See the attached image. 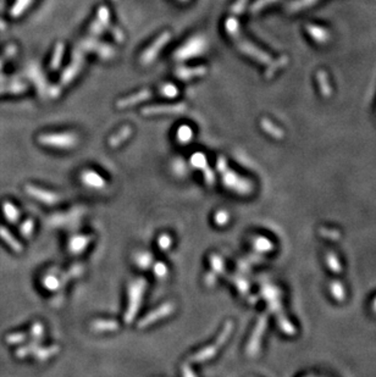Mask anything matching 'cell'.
Masks as SVG:
<instances>
[{"label": "cell", "instance_id": "6da1fadb", "mask_svg": "<svg viewBox=\"0 0 376 377\" xmlns=\"http://www.w3.org/2000/svg\"><path fill=\"white\" fill-rule=\"evenodd\" d=\"M145 288H147V281L144 278H134L128 283L127 287V294H128V304L125 313V322L131 323L137 316L139 308H141L143 296H144Z\"/></svg>", "mask_w": 376, "mask_h": 377}, {"label": "cell", "instance_id": "7a4b0ae2", "mask_svg": "<svg viewBox=\"0 0 376 377\" xmlns=\"http://www.w3.org/2000/svg\"><path fill=\"white\" fill-rule=\"evenodd\" d=\"M174 312H175V303L173 302L164 303V304H161L160 307L157 308V309L153 310L152 313L145 315V316L138 322V327L145 328V327H148V326L154 325L155 322L160 321L161 318L170 316Z\"/></svg>", "mask_w": 376, "mask_h": 377}, {"label": "cell", "instance_id": "3957f363", "mask_svg": "<svg viewBox=\"0 0 376 377\" xmlns=\"http://www.w3.org/2000/svg\"><path fill=\"white\" fill-rule=\"evenodd\" d=\"M226 169L222 170V180H224V185L230 189L238 192L240 194H248L251 190V186L250 182L245 181V180L240 179L237 175L234 172H226Z\"/></svg>", "mask_w": 376, "mask_h": 377}, {"label": "cell", "instance_id": "277c9868", "mask_svg": "<svg viewBox=\"0 0 376 377\" xmlns=\"http://www.w3.org/2000/svg\"><path fill=\"white\" fill-rule=\"evenodd\" d=\"M26 192L28 195L33 196L34 199L47 204V205H54L60 200V195H58L55 192L42 189V188L34 187V186H26Z\"/></svg>", "mask_w": 376, "mask_h": 377}, {"label": "cell", "instance_id": "5b68a950", "mask_svg": "<svg viewBox=\"0 0 376 377\" xmlns=\"http://www.w3.org/2000/svg\"><path fill=\"white\" fill-rule=\"evenodd\" d=\"M266 322H267L266 316H261L260 318H259L258 323H256L255 330H254L253 334H251V338L247 347V353L250 355H255L256 353H258L259 346H260V342H261V337H263L264 330H265V327H266Z\"/></svg>", "mask_w": 376, "mask_h": 377}, {"label": "cell", "instance_id": "8992f818", "mask_svg": "<svg viewBox=\"0 0 376 377\" xmlns=\"http://www.w3.org/2000/svg\"><path fill=\"white\" fill-rule=\"evenodd\" d=\"M92 236L89 235H77L73 236L70 241H68L67 249L71 254L73 255H79V254L83 253L88 246L91 244Z\"/></svg>", "mask_w": 376, "mask_h": 377}, {"label": "cell", "instance_id": "52a82bcc", "mask_svg": "<svg viewBox=\"0 0 376 377\" xmlns=\"http://www.w3.org/2000/svg\"><path fill=\"white\" fill-rule=\"evenodd\" d=\"M220 348L221 347H220L216 342H214V343L210 344V346L204 347L203 349L199 350V352L193 354L192 357H190V362L203 363V362H206V360H210L211 358H214L216 354H218Z\"/></svg>", "mask_w": 376, "mask_h": 377}, {"label": "cell", "instance_id": "ba28073f", "mask_svg": "<svg viewBox=\"0 0 376 377\" xmlns=\"http://www.w3.org/2000/svg\"><path fill=\"white\" fill-rule=\"evenodd\" d=\"M82 181H83L86 186H88V187L91 188H95V189H102V188L105 187L104 179L92 171L84 172V174L82 175Z\"/></svg>", "mask_w": 376, "mask_h": 377}, {"label": "cell", "instance_id": "9c48e42d", "mask_svg": "<svg viewBox=\"0 0 376 377\" xmlns=\"http://www.w3.org/2000/svg\"><path fill=\"white\" fill-rule=\"evenodd\" d=\"M94 332H115L119 330L120 325L115 320H95L91 325Z\"/></svg>", "mask_w": 376, "mask_h": 377}, {"label": "cell", "instance_id": "30bf717a", "mask_svg": "<svg viewBox=\"0 0 376 377\" xmlns=\"http://www.w3.org/2000/svg\"><path fill=\"white\" fill-rule=\"evenodd\" d=\"M42 285H43L44 288H47L48 291H58L59 288H62V286L63 285L62 276H58L57 273L54 271L48 272L47 275H44L43 280H42Z\"/></svg>", "mask_w": 376, "mask_h": 377}, {"label": "cell", "instance_id": "8fae6325", "mask_svg": "<svg viewBox=\"0 0 376 377\" xmlns=\"http://www.w3.org/2000/svg\"><path fill=\"white\" fill-rule=\"evenodd\" d=\"M0 238L4 240L5 243H6L7 246H9L10 248L15 251V253H21V251H23L22 244L16 240L14 236L11 235V232H10L6 227H2V226L0 227Z\"/></svg>", "mask_w": 376, "mask_h": 377}, {"label": "cell", "instance_id": "7c38bea8", "mask_svg": "<svg viewBox=\"0 0 376 377\" xmlns=\"http://www.w3.org/2000/svg\"><path fill=\"white\" fill-rule=\"evenodd\" d=\"M153 261H154V257H153V254L149 253V251H138V253L134 255V262H136L137 266L142 270H145L152 266Z\"/></svg>", "mask_w": 376, "mask_h": 377}, {"label": "cell", "instance_id": "4fadbf2b", "mask_svg": "<svg viewBox=\"0 0 376 377\" xmlns=\"http://www.w3.org/2000/svg\"><path fill=\"white\" fill-rule=\"evenodd\" d=\"M60 352L59 346H52V347H46V348H39L34 352V357L39 362H46V360L50 359L52 357L57 355Z\"/></svg>", "mask_w": 376, "mask_h": 377}, {"label": "cell", "instance_id": "5bb4252c", "mask_svg": "<svg viewBox=\"0 0 376 377\" xmlns=\"http://www.w3.org/2000/svg\"><path fill=\"white\" fill-rule=\"evenodd\" d=\"M2 210H4L5 217H6L11 224H16V222L18 221V219H20V210L16 208L14 204L10 203V201H5V203L2 204Z\"/></svg>", "mask_w": 376, "mask_h": 377}, {"label": "cell", "instance_id": "9a60e30c", "mask_svg": "<svg viewBox=\"0 0 376 377\" xmlns=\"http://www.w3.org/2000/svg\"><path fill=\"white\" fill-rule=\"evenodd\" d=\"M210 267L215 275H221L225 271V262L224 259L218 254H211L210 255Z\"/></svg>", "mask_w": 376, "mask_h": 377}, {"label": "cell", "instance_id": "2e32d148", "mask_svg": "<svg viewBox=\"0 0 376 377\" xmlns=\"http://www.w3.org/2000/svg\"><path fill=\"white\" fill-rule=\"evenodd\" d=\"M253 247L256 251H260V253H266V251H271V249L274 248V246H272L271 242H270L269 240H266V238H264V237L256 238V240L254 241Z\"/></svg>", "mask_w": 376, "mask_h": 377}, {"label": "cell", "instance_id": "e0dca14e", "mask_svg": "<svg viewBox=\"0 0 376 377\" xmlns=\"http://www.w3.org/2000/svg\"><path fill=\"white\" fill-rule=\"evenodd\" d=\"M38 342H34L32 341L30 344H27V346L20 348V349L16 350V355H17V358H21V359H23V358L28 357L30 354H34V352H36L37 349H38Z\"/></svg>", "mask_w": 376, "mask_h": 377}, {"label": "cell", "instance_id": "ac0fdd59", "mask_svg": "<svg viewBox=\"0 0 376 377\" xmlns=\"http://www.w3.org/2000/svg\"><path fill=\"white\" fill-rule=\"evenodd\" d=\"M153 271H154L155 277H158L159 280H165L169 276L168 266L163 261L153 262Z\"/></svg>", "mask_w": 376, "mask_h": 377}, {"label": "cell", "instance_id": "d6986e66", "mask_svg": "<svg viewBox=\"0 0 376 377\" xmlns=\"http://www.w3.org/2000/svg\"><path fill=\"white\" fill-rule=\"evenodd\" d=\"M43 333H44V327L41 322H36L33 323V326L31 327V336H32V341L34 342H41L42 338H43Z\"/></svg>", "mask_w": 376, "mask_h": 377}, {"label": "cell", "instance_id": "ffe728a7", "mask_svg": "<svg viewBox=\"0 0 376 377\" xmlns=\"http://www.w3.org/2000/svg\"><path fill=\"white\" fill-rule=\"evenodd\" d=\"M214 221H215V225H218V226L220 227L226 226L230 221L229 212H227L226 210L216 211L215 215H214Z\"/></svg>", "mask_w": 376, "mask_h": 377}, {"label": "cell", "instance_id": "44dd1931", "mask_svg": "<svg viewBox=\"0 0 376 377\" xmlns=\"http://www.w3.org/2000/svg\"><path fill=\"white\" fill-rule=\"evenodd\" d=\"M330 289H331L332 296L335 297L336 299H338L340 302L345 298V288H343V286L341 285V283H338V282L331 283Z\"/></svg>", "mask_w": 376, "mask_h": 377}, {"label": "cell", "instance_id": "7402d4cb", "mask_svg": "<svg viewBox=\"0 0 376 377\" xmlns=\"http://www.w3.org/2000/svg\"><path fill=\"white\" fill-rule=\"evenodd\" d=\"M158 246L161 251H168L170 249V247L173 246V238L170 237V235L168 233H164L160 237L158 238Z\"/></svg>", "mask_w": 376, "mask_h": 377}, {"label": "cell", "instance_id": "603a6c76", "mask_svg": "<svg viewBox=\"0 0 376 377\" xmlns=\"http://www.w3.org/2000/svg\"><path fill=\"white\" fill-rule=\"evenodd\" d=\"M33 227L34 224L32 220H26L25 222H22V225L20 226V233L23 236V237H30V236L33 233Z\"/></svg>", "mask_w": 376, "mask_h": 377}, {"label": "cell", "instance_id": "cb8c5ba5", "mask_svg": "<svg viewBox=\"0 0 376 377\" xmlns=\"http://www.w3.org/2000/svg\"><path fill=\"white\" fill-rule=\"evenodd\" d=\"M26 341V334L22 332H17V333H11L6 337V342L9 344H20Z\"/></svg>", "mask_w": 376, "mask_h": 377}, {"label": "cell", "instance_id": "d4e9b609", "mask_svg": "<svg viewBox=\"0 0 376 377\" xmlns=\"http://www.w3.org/2000/svg\"><path fill=\"white\" fill-rule=\"evenodd\" d=\"M192 164H193V166L198 167V169L205 170L206 167H208V165H206L205 158H204V156L200 153L195 154V155L193 156V158H192Z\"/></svg>", "mask_w": 376, "mask_h": 377}, {"label": "cell", "instance_id": "484cf974", "mask_svg": "<svg viewBox=\"0 0 376 377\" xmlns=\"http://www.w3.org/2000/svg\"><path fill=\"white\" fill-rule=\"evenodd\" d=\"M327 265H329L330 269L332 270V272L338 273L341 271L340 262H338L337 257H336L335 255H332V254H329V255H327Z\"/></svg>", "mask_w": 376, "mask_h": 377}, {"label": "cell", "instance_id": "4316f807", "mask_svg": "<svg viewBox=\"0 0 376 377\" xmlns=\"http://www.w3.org/2000/svg\"><path fill=\"white\" fill-rule=\"evenodd\" d=\"M216 280H218V275H215L213 271H209L204 276V283L208 287H213L215 285Z\"/></svg>", "mask_w": 376, "mask_h": 377}, {"label": "cell", "instance_id": "83f0119b", "mask_svg": "<svg viewBox=\"0 0 376 377\" xmlns=\"http://www.w3.org/2000/svg\"><path fill=\"white\" fill-rule=\"evenodd\" d=\"M235 285L237 286V288L240 289L241 293H247L248 292V283L246 282L243 278H240V277H236L235 278Z\"/></svg>", "mask_w": 376, "mask_h": 377}, {"label": "cell", "instance_id": "f1b7e54d", "mask_svg": "<svg viewBox=\"0 0 376 377\" xmlns=\"http://www.w3.org/2000/svg\"><path fill=\"white\" fill-rule=\"evenodd\" d=\"M4 27H5L4 22H2V21H0V30H4Z\"/></svg>", "mask_w": 376, "mask_h": 377}, {"label": "cell", "instance_id": "f546056e", "mask_svg": "<svg viewBox=\"0 0 376 377\" xmlns=\"http://www.w3.org/2000/svg\"><path fill=\"white\" fill-rule=\"evenodd\" d=\"M373 309H374V310H375V312H376V298H375V302H374V304H373Z\"/></svg>", "mask_w": 376, "mask_h": 377}]
</instances>
